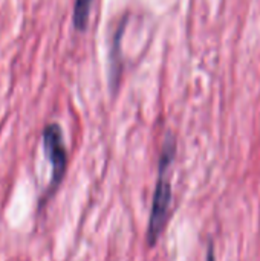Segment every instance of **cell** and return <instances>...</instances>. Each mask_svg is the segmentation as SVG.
Returning a JSON list of instances; mask_svg holds the SVG:
<instances>
[{
  "instance_id": "4",
  "label": "cell",
  "mask_w": 260,
  "mask_h": 261,
  "mask_svg": "<svg viewBox=\"0 0 260 261\" xmlns=\"http://www.w3.org/2000/svg\"><path fill=\"white\" fill-rule=\"evenodd\" d=\"M127 20H123L115 32V40H113V47H112V76H113V84H118V76H120V69H121V61H120V47H121V37L126 29Z\"/></svg>"
},
{
  "instance_id": "2",
  "label": "cell",
  "mask_w": 260,
  "mask_h": 261,
  "mask_svg": "<svg viewBox=\"0 0 260 261\" xmlns=\"http://www.w3.org/2000/svg\"><path fill=\"white\" fill-rule=\"evenodd\" d=\"M43 148L51 164V184L48 194L55 193L60 187L67 167V153L63 139V132L58 124H49L43 130Z\"/></svg>"
},
{
  "instance_id": "1",
  "label": "cell",
  "mask_w": 260,
  "mask_h": 261,
  "mask_svg": "<svg viewBox=\"0 0 260 261\" xmlns=\"http://www.w3.org/2000/svg\"><path fill=\"white\" fill-rule=\"evenodd\" d=\"M175 154H176V141L173 136H167L161 150V156H159V174H158V180H156V187H155V193L152 199L149 223H147L146 240L150 248H153L158 243L170 219L173 193H172L170 177L167 176V173L173 164Z\"/></svg>"
},
{
  "instance_id": "3",
  "label": "cell",
  "mask_w": 260,
  "mask_h": 261,
  "mask_svg": "<svg viewBox=\"0 0 260 261\" xmlns=\"http://www.w3.org/2000/svg\"><path fill=\"white\" fill-rule=\"evenodd\" d=\"M93 0H75L74 5V28L77 31H86L87 23H89V15H90V8H92Z\"/></svg>"
},
{
  "instance_id": "5",
  "label": "cell",
  "mask_w": 260,
  "mask_h": 261,
  "mask_svg": "<svg viewBox=\"0 0 260 261\" xmlns=\"http://www.w3.org/2000/svg\"><path fill=\"white\" fill-rule=\"evenodd\" d=\"M207 261H216V257H215V248H213V243H211V242L208 243V249H207Z\"/></svg>"
}]
</instances>
